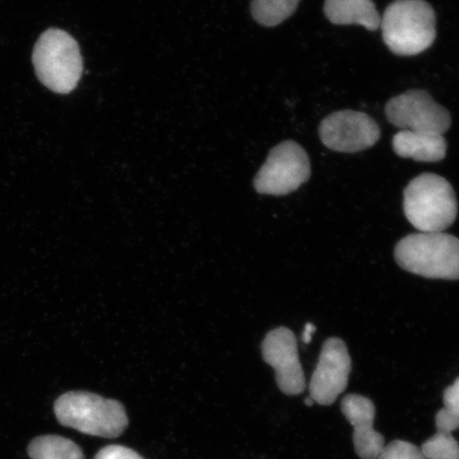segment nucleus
Segmentation results:
<instances>
[{
	"instance_id": "22",
	"label": "nucleus",
	"mask_w": 459,
	"mask_h": 459,
	"mask_svg": "<svg viewBox=\"0 0 459 459\" xmlns=\"http://www.w3.org/2000/svg\"><path fill=\"white\" fill-rule=\"evenodd\" d=\"M304 403H306L307 406H313L315 404V401L311 397H308L306 399V401H304Z\"/></svg>"
},
{
	"instance_id": "16",
	"label": "nucleus",
	"mask_w": 459,
	"mask_h": 459,
	"mask_svg": "<svg viewBox=\"0 0 459 459\" xmlns=\"http://www.w3.org/2000/svg\"><path fill=\"white\" fill-rule=\"evenodd\" d=\"M427 459H459V445L451 433L437 430L421 446Z\"/></svg>"
},
{
	"instance_id": "19",
	"label": "nucleus",
	"mask_w": 459,
	"mask_h": 459,
	"mask_svg": "<svg viewBox=\"0 0 459 459\" xmlns=\"http://www.w3.org/2000/svg\"><path fill=\"white\" fill-rule=\"evenodd\" d=\"M436 429L440 432L453 433L459 428V419L451 414L449 411L441 409L435 418Z\"/></svg>"
},
{
	"instance_id": "12",
	"label": "nucleus",
	"mask_w": 459,
	"mask_h": 459,
	"mask_svg": "<svg viewBox=\"0 0 459 459\" xmlns=\"http://www.w3.org/2000/svg\"><path fill=\"white\" fill-rule=\"evenodd\" d=\"M393 148L401 158L432 163L446 158L447 143L443 134L402 130L394 136Z\"/></svg>"
},
{
	"instance_id": "17",
	"label": "nucleus",
	"mask_w": 459,
	"mask_h": 459,
	"mask_svg": "<svg viewBox=\"0 0 459 459\" xmlns=\"http://www.w3.org/2000/svg\"><path fill=\"white\" fill-rule=\"evenodd\" d=\"M377 459H427L420 447L404 440H394L383 447Z\"/></svg>"
},
{
	"instance_id": "4",
	"label": "nucleus",
	"mask_w": 459,
	"mask_h": 459,
	"mask_svg": "<svg viewBox=\"0 0 459 459\" xmlns=\"http://www.w3.org/2000/svg\"><path fill=\"white\" fill-rule=\"evenodd\" d=\"M394 257L404 271L428 279L459 280V239L445 232L407 235Z\"/></svg>"
},
{
	"instance_id": "6",
	"label": "nucleus",
	"mask_w": 459,
	"mask_h": 459,
	"mask_svg": "<svg viewBox=\"0 0 459 459\" xmlns=\"http://www.w3.org/2000/svg\"><path fill=\"white\" fill-rule=\"evenodd\" d=\"M311 177L308 154L292 141H285L273 148L258 170L255 187L258 194L284 196L295 192Z\"/></svg>"
},
{
	"instance_id": "3",
	"label": "nucleus",
	"mask_w": 459,
	"mask_h": 459,
	"mask_svg": "<svg viewBox=\"0 0 459 459\" xmlns=\"http://www.w3.org/2000/svg\"><path fill=\"white\" fill-rule=\"evenodd\" d=\"M404 213L422 233L444 232L455 223L458 206L455 189L445 178L422 174L404 191Z\"/></svg>"
},
{
	"instance_id": "9",
	"label": "nucleus",
	"mask_w": 459,
	"mask_h": 459,
	"mask_svg": "<svg viewBox=\"0 0 459 459\" xmlns=\"http://www.w3.org/2000/svg\"><path fill=\"white\" fill-rule=\"evenodd\" d=\"M351 372V358L341 338H329L321 350L317 367L309 382V397L319 405L334 403L346 390Z\"/></svg>"
},
{
	"instance_id": "20",
	"label": "nucleus",
	"mask_w": 459,
	"mask_h": 459,
	"mask_svg": "<svg viewBox=\"0 0 459 459\" xmlns=\"http://www.w3.org/2000/svg\"><path fill=\"white\" fill-rule=\"evenodd\" d=\"M444 405L446 411L459 419V377L453 385L445 390Z\"/></svg>"
},
{
	"instance_id": "10",
	"label": "nucleus",
	"mask_w": 459,
	"mask_h": 459,
	"mask_svg": "<svg viewBox=\"0 0 459 459\" xmlns=\"http://www.w3.org/2000/svg\"><path fill=\"white\" fill-rule=\"evenodd\" d=\"M263 359L275 371V380L283 394H300L306 390V377L298 353L297 338L290 329H274L262 343Z\"/></svg>"
},
{
	"instance_id": "15",
	"label": "nucleus",
	"mask_w": 459,
	"mask_h": 459,
	"mask_svg": "<svg viewBox=\"0 0 459 459\" xmlns=\"http://www.w3.org/2000/svg\"><path fill=\"white\" fill-rule=\"evenodd\" d=\"M300 0H252L251 13L258 24L275 27L296 13Z\"/></svg>"
},
{
	"instance_id": "7",
	"label": "nucleus",
	"mask_w": 459,
	"mask_h": 459,
	"mask_svg": "<svg viewBox=\"0 0 459 459\" xmlns=\"http://www.w3.org/2000/svg\"><path fill=\"white\" fill-rule=\"evenodd\" d=\"M385 113L388 122L402 130L444 135L452 124L446 108L423 90H411L394 97L387 102Z\"/></svg>"
},
{
	"instance_id": "1",
	"label": "nucleus",
	"mask_w": 459,
	"mask_h": 459,
	"mask_svg": "<svg viewBox=\"0 0 459 459\" xmlns=\"http://www.w3.org/2000/svg\"><path fill=\"white\" fill-rule=\"evenodd\" d=\"M384 43L393 54L423 53L436 39L435 11L426 0H394L381 17Z\"/></svg>"
},
{
	"instance_id": "21",
	"label": "nucleus",
	"mask_w": 459,
	"mask_h": 459,
	"mask_svg": "<svg viewBox=\"0 0 459 459\" xmlns=\"http://www.w3.org/2000/svg\"><path fill=\"white\" fill-rule=\"evenodd\" d=\"M316 332V326L308 323L306 325V328H304L303 334H302V341L304 343H309L312 341V336L314 333Z\"/></svg>"
},
{
	"instance_id": "11",
	"label": "nucleus",
	"mask_w": 459,
	"mask_h": 459,
	"mask_svg": "<svg viewBox=\"0 0 459 459\" xmlns=\"http://www.w3.org/2000/svg\"><path fill=\"white\" fill-rule=\"evenodd\" d=\"M342 411L353 427L355 452L360 459H377L385 438L375 429L376 406L373 402L360 394H348L342 401Z\"/></svg>"
},
{
	"instance_id": "5",
	"label": "nucleus",
	"mask_w": 459,
	"mask_h": 459,
	"mask_svg": "<svg viewBox=\"0 0 459 459\" xmlns=\"http://www.w3.org/2000/svg\"><path fill=\"white\" fill-rule=\"evenodd\" d=\"M32 61L39 82L57 94L71 93L83 74L78 43L61 29H48L39 37Z\"/></svg>"
},
{
	"instance_id": "8",
	"label": "nucleus",
	"mask_w": 459,
	"mask_h": 459,
	"mask_svg": "<svg viewBox=\"0 0 459 459\" xmlns=\"http://www.w3.org/2000/svg\"><path fill=\"white\" fill-rule=\"evenodd\" d=\"M319 136L331 151L355 153L376 145L381 129L368 114L343 110L332 113L321 122Z\"/></svg>"
},
{
	"instance_id": "14",
	"label": "nucleus",
	"mask_w": 459,
	"mask_h": 459,
	"mask_svg": "<svg viewBox=\"0 0 459 459\" xmlns=\"http://www.w3.org/2000/svg\"><path fill=\"white\" fill-rule=\"evenodd\" d=\"M28 455L31 459H85L79 446L56 435L34 438L28 446Z\"/></svg>"
},
{
	"instance_id": "13",
	"label": "nucleus",
	"mask_w": 459,
	"mask_h": 459,
	"mask_svg": "<svg viewBox=\"0 0 459 459\" xmlns=\"http://www.w3.org/2000/svg\"><path fill=\"white\" fill-rule=\"evenodd\" d=\"M325 14L334 25H360L376 31L381 15L372 0H325Z\"/></svg>"
},
{
	"instance_id": "2",
	"label": "nucleus",
	"mask_w": 459,
	"mask_h": 459,
	"mask_svg": "<svg viewBox=\"0 0 459 459\" xmlns=\"http://www.w3.org/2000/svg\"><path fill=\"white\" fill-rule=\"evenodd\" d=\"M55 414L62 426L102 438L118 437L129 423L120 402L86 392L62 394L56 401Z\"/></svg>"
},
{
	"instance_id": "18",
	"label": "nucleus",
	"mask_w": 459,
	"mask_h": 459,
	"mask_svg": "<svg viewBox=\"0 0 459 459\" xmlns=\"http://www.w3.org/2000/svg\"><path fill=\"white\" fill-rule=\"evenodd\" d=\"M94 459H145L139 453L123 446L112 445L103 447Z\"/></svg>"
}]
</instances>
